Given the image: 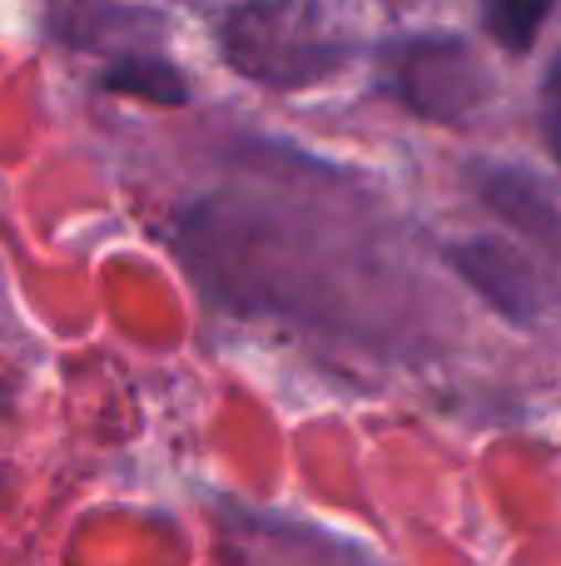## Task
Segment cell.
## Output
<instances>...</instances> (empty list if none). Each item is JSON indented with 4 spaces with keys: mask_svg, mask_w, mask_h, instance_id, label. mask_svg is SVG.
Returning a JSON list of instances; mask_svg holds the SVG:
<instances>
[{
    "mask_svg": "<svg viewBox=\"0 0 561 566\" xmlns=\"http://www.w3.org/2000/svg\"><path fill=\"white\" fill-rule=\"evenodd\" d=\"M477 195L487 199V205L497 209L502 219H512V224H522L527 234L547 239V244H561V214L542 199V189L532 185V179L522 175H507V169H487L483 179H477Z\"/></svg>",
    "mask_w": 561,
    "mask_h": 566,
    "instance_id": "obj_4",
    "label": "cell"
},
{
    "mask_svg": "<svg viewBox=\"0 0 561 566\" xmlns=\"http://www.w3.org/2000/svg\"><path fill=\"white\" fill-rule=\"evenodd\" d=\"M463 40H413L398 50L393 90L398 99L427 119H463V105L473 99V75H467Z\"/></svg>",
    "mask_w": 561,
    "mask_h": 566,
    "instance_id": "obj_2",
    "label": "cell"
},
{
    "mask_svg": "<svg viewBox=\"0 0 561 566\" xmlns=\"http://www.w3.org/2000/svg\"><path fill=\"white\" fill-rule=\"evenodd\" d=\"M542 135H547V149H552L561 165V60L552 75H547V90H542Z\"/></svg>",
    "mask_w": 561,
    "mask_h": 566,
    "instance_id": "obj_7",
    "label": "cell"
},
{
    "mask_svg": "<svg viewBox=\"0 0 561 566\" xmlns=\"http://www.w3.org/2000/svg\"><path fill=\"white\" fill-rule=\"evenodd\" d=\"M99 90L145 99V105H159V109H179L189 99L184 75H179V65H169L165 55H125V60H115V65L99 75Z\"/></svg>",
    "mask_w": 561,
    "mask_h": 566,
    "instance_id": "obj_5",
    "label": "cell"
},
{
    "mask_svg": "<svg viewBox=\"0 0 561 566\" xmlns=\"http://www.w3.org/2000/svg\"><path fill=\"white\" fill-rule=\"evenodd\" d=\"M229 65L264 85H314L348 60L324 0H244L219 25Z\"/></svg>",
    "mask_w": 561,
    "mask_h": 566,
    "instance_id": "obj_1",
    "label": "cell"
},
{
    "mask_svg": "<svg viewBox=\"0 0 561 566\" xmlns=\"http://www.w3.org/2000/svg\"><path fill=\"white\" fill-rule=\"evenodd\" d=\"M557 10V0H487L483 20H487V35L497 40L502 50L512 55H527L537 45V30L547 25V15Z\"/></svg>",
    "mask_w": 561,
    "mask_h": 566,
    "instance_id": "obj_6",
    "label": "cell"
},
{
    "mask_svg": "<svg viewBox=\"0 0 561 566\" xmlns=\"http://www.w3.org/2000/svg\"><path fill=\"white\" fill-rule=\"evenodd\" d=\"M447 259H453L457 274L473 283V289L483 293L497 313H507L512 323H532L537 318L542 298H537V283H532L527 264L512 254V249H502L497 239H467V244L447 249Z\"/></svg>",
    "mask_w": 561,
    "mask_h": 566,
    "instance_id": "obj_3",
    "label": "cell"
}]
</instances>
